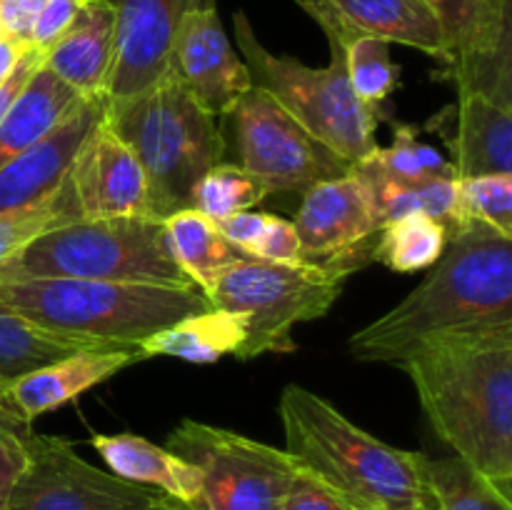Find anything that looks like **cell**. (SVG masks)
<instances>
[{
	"instance_id": "4",
	"label": "cell",
	"mask_w": 512,
	"mask_h": 510,
	"mask_svg": "<svg viewBox=\"0 0 512 510\" xmlns=\"http://www.w3.org/2000/svg\"><path fill=\"white\" fill-rule=\"evenodd\" d=\"M103 118L138 158L155 220L190 208L198 180L223 163L218 118L195 100L173 68L140 93L105 98Z\"/></svg>"
},
{
	"instance_id": "33",
	"label": "cell",
	"mask_w": 512,
	"mask_h": 510,
	"mask_svg": "<svg viewBox=\"0 0 512 510\" xmlns=\"http://www.w3.org/2000/svg\"><path fill=\"white\" fill-rule=\"evenodd\" d=\"M460 203L468 223L488 225L512 240V173L460 178Z\"/></svg>"
},
{
	"instance_id": "35",
	"label": "cell",
	"mask_w": 512,
	"mask_h": 510,
	"mask_svg": "<svg viewBox=\"0 0 512 510\" xmlns=\"http://www.w3.org/2000/svg\"><path fill=\"white\" fill-rule=\"evenodd\" d=\"M280 510H360V508H355L348 498L335 493L330 485H325L323 480H318L315 475H310L308 470H303L298 465V473H295L293 483H290L288 493H285Z\"/></svg>"
},
{
	"instance_id": "15",
	"label": "cell",
	"mask_w": 512,
	"mask_h": 510,
	"mask_svg": "<svg viewBox=\"0 0 512 510\" xmlns=\"http://www.w3.org/2000/svg\"><path fill=\"white\" fill-rule=\"evenodd\" d=\"M210 5L215 0H115V55L105 98H128L153 85L170 68V50L185 15Z\"/></svg>"
},
{
	"instance_id": "16",
	"label": "cell",
	"mask_w": 512,
	"mask_h": 510,
	"mask_svg": "<svg viewBox=\"0 0 512 510\" xmlns=\"http://www.w3.org/2000/svg\"><path fill=\"white\" fill-rule=\"evenodd\" d=\"M138 360H143L138 345L113 343L40 365L0 388V423L30 430L40 415L80 398L85 390L113 378Z\"/></svg>"
},
{
	"instance_id": "7",
	"label": "cell",
	"mask_w": 512,
	"mask_h": 510,
	"mask_svg": "<svg viewBox=\"0 0 512 510\" xmlns=\"http://www.w3.org/2000/svg\"><path fill=\"white\" fill-rule=\"evenodd\" d=\"M348 275L330 265L273 263L243 255L218 275L205 298L243 323L245 340L235 358L263 353H293V328L328 313L343 293Z\"/></svg>"
},
{
	"instance_id": "28",
	"label": "cell",
	"mask_w": 512,
	"mask_h": 510,
	"mask_svg": "<svg viewBox=\"0 0 512 510\" xmlns=\"http://www.w3.org/2000/svg\"><path fill=\"white\" fill-rule=\"evenodd\" d=\"M423 473L435 510H512V500L458 455H425Z\"/></svg>"
},
{
	"instance_id": "19",
	"label": "cell",
	"mask_w": 512,
	"mask_h": 510,
	"mask_svg": "<svg viewBox=\"0 0 512 510\" xmlns=\"http://www.w3.org/2000/svg\"><path fill=\"white\" fill-rule=\"evenodd\" d=\"M105 98H83L45 138L0 168V213L48 198L63 185L80 143L100 120Z\"/></svg>"
},
{
	"instance_id": "2",
	"label": "cell",
	"mask_w": 512,
	"mask_h": 510,
	"mask_svg": "<svg viewBox=\"0 0 512 510\" xmlns=\"http://www.w3.org/2000/svg\"><path fill=\"white\" fill-rule=\"evenodd\" d=\"M400 368L438 438L512 500V330L433 340Z\"/></svg>"
},
{
	"instance_id": "6",
	"label": "cell",
	"mask_w": 512,
	"mask_h": 510,
	"mask_svg": "<svg viewBox=\"0 0 512 510\" xmlns=\"http://www.w3.org/2000/svg\"><path fill=\"white\" fill-rule=\"evenodd\" d=\"M233 35L255 88L273 95L328 148L350 163H360L380 148L375 133L385 110L363 103L353 93L340 40L328 38L330 63L325 68H310L298 58L270 53L245 10L233 15Z\"/></svg>"
},
{
	"instance_id": "40",
	"label": "cell",
	"mask_w": 512,
	"mask_h": 510,
	"mask_svg": "<svg viewBox=\"0 0 512 510\" xmlns=\"http://www.w3.org/2000/svg\"><path fill=\"white\" fill-rule=\"evenodd\" d=\"M38 68H43V53L30 45V48L23 53V58L18 60V65L13 68V73L0 83V120L5 118V113H8L10 105L15 103L20 90L28 85V80L38 73Z\"/></svg>"
},
{
	"instance_id": "24",
	"label": "cell",
	"mask_w": 512,
	"mask_h": 510,
	"mask_svg": "<svg viewBox=\"0 0 512 510\" xmlns=\"http://www.w3.org/2000/svg\"><path fill=\"white\" fill-rule=\"evenodd\" d=\"M243 340V323L235 315L210 308L205 313L188 315V318L178 320L168 328H160L158 333L140 340L138 350L143 358L165 355V358L208 365L218 363L223 355L235 353L243 345Z\"/></svg>"
},
{
	"instance_id": "13",
	"label": "cell",
	"mask_w": 512,
	"mask_h": 510,
	"mask_svg": "<svg viewBox=\"0 0 512 510\" xmlns=\"http://www.w3.org/2000/svg\"><path fill=\"white\" fill-rule=\"evenodd\" d=\"M293 225L300 240V260L330 265L345 275L373 260L375 238L383 230L368 185L355 165L348 175L310 188Z\"/></svg>"
},
{
	"instance_id": "18",
	"label": "cell",
	"mask_w": 512,
	"mask_h": 510,
	"mask_svg": "<svg viewBox=\"0 0 512 510\" xmlns=\"http://www.w3.org/2000/svg\"><path fill=\"white\" fill-rule=\"evenodd\" d=\"M298 5L320 30H335L345 38L370 35L445 60L443 28L425 0H298Z\"/></svg>"
},
{
	"instance_id": "11",
	"label": "cell",
	"mask_w": 512,
	"mask_h": 510,
	"mask_svg": "<svg viewBox=\"0 0 512 510\" xmlns=\"http://www.w3.org/2000/svg\"><path fill=\"white\" fill-rule=\"evenodd\" d=\"M445 38L440 80L512 110V0H425Z\"/></svg>"
},
{
	"instance_id": "10",
	"label": "cell",
	"mask_w": 512,
	"mask_h": 510,
	"mask_svg": "<svg viewBox=\"0 0 512 510\" xmlns=\"http://www.w3.org/2000/svg\"><path fill=\"white\" fill-rule=\"evenodd\" d=\"M235 145L240 163L268 188V193L305 195L325 180L348 175L355 163L305 130L273 95L250 88L235 103Z\"/></svg>"
},
{
	"instance_id": "31",
	"label": "cell",
	"mask_w": 512,
	"mask_h": 510,
	"mask_svg": "<svg viewBox=\"0 0 512 510\" xmlns=\"http://www.w3.org/2000/svg\"><path fill=\"white\" fill-rule=\"evenodd\" d=\"M268 188L238 163H218L198 180L190 208L213 223L230 218L240 210H253L265 198Z\"/></svg>"
},
{
	"instance_id": "1",
	"label": "cell",
	"mask_w": 512,
	"mask_h": 510,
	"mask_svg": "<svg viewBox=\"0 0 512 510\" xmlns=\"http://www.w3.org/2000/svg\"><path fill=\"white\" fill-rule=\"evenodd\" d=\"M495 330H512V240L465 223L448 233L428 278L360 328L348 350L360 363L400 365L433 340Z\"/></svg>"
},
{
	"instance_id": "36",
	"label": "cell",
	"mask_w": 512,
	"mask_h": 510,
	"mask_svg": "<svg viewBox=\"0 0 512 510\" xmlns=\"http://www.w3.org/2000/svg\"><path fill=\"white\" fill-rule=\"evenodd\" d=\"M250 255L260 260H273V263H293V260H300V240L298 233H295L293 220H285L268 213L263 233L255 240Z\"/></svg>"
},
{
	"instance_id": "39",
	"label": "cell",
	"mask_w": 512,
	"mask_h": 510,
	"mask_svg": "<svg viewBox=\"0 0 512 510\" xmlns=\"http://www.w3.org/2000/svg\"><path fill=\"white\" fill-rule=\"evenodd\" d=\"M265 220H268V213H258V210H240V213L220 220L218 230L223 233V238L233 245V248H238L240 253L250 255L255 240H258L260 233H263Z\"/></svg>"
},
{
	"instance_id": "26",
	"label": "cell",
	"mask_w": 512,
	"mask_h": 510,
	"mask_svg": "<svg viewBox=\"0 0 512 510\" xmlns=\"http://www.w3.org/2000/svg\"><path fill=\"white\" fill-rule=\"evenodd\" d=\"M103 345L113 343L43 328L0 305V388L40 365Z\"/></svg>"
},
{
	"instance_id": "23",
	"label": "cell",
	"mask_w": 512,
	"mask_h": 510,
	"mask_svg": "<svg viewBox=\"0 0 512 510\" xmlns=\"http://www.w3.org/2000/svg\"><path fill=\"white\" fill-rule=\"evenodd\" d=\"M83 100L50 70L38 68L0 120V168L50 133Z\"/></svg>"
},
{
	"instance_id": "37",
	"label": "cell",
	"mask_w": 512,
	"mask_h": 510,
	"mask_svg": "<svg viewBox=\"0 0 512 510\" xmlns=\"http://www.w3.org/2000/svg\"><path fill=\"white\" fill-rule=\"evenodd\" d=\"M83 5L85 0H45L38 20H35L33 33H30V45L45 53L73 25Z\"/></svg>"
},
{
	"instance_id": "5",
	"label": "cell",
	"mask_w": 512,
	"mask_h": 510,
	"mask_svg": "<svg viewBox=\"0 0 512 510\" xmlns=\"http://www.w3.org/2000/svg\"><path fill=\"white\" fill-rule=\"evenodd\" d=\"M0 305L43 328L123 345L213 308L198 285L23 275H0Z\"/></svg>"
},
{
	"instance_id": "25",
	"label": "cell",
	"mask_w": 512,
	"mask_h": 510,
	"mask_svg": "<svg viewBox=\"0 0 512 510\" xmlns=\"http://www.w3.org/2000/svg\"><path fill=\"white\" fill-rule=\"evenodd\" d=\"M163 238L170 258L180 270L203 290L205 295L215 285L218 275L243 258L238 248L223 238L218 223L205 218L195 208H185L163 220Z\"/></svg>"
},
{
	"instance_id": "21",
	"label": "cell",
	"mask_w": 512,
	"mask_h": 510,
	"mask_svg": "<svg viewBox=\"0 0 512 510\" xmlns=\"http://www.w3.org/2000/svg\"><path fill=\"white\" fill-rule=\"evenodd\" d=\"M115 0H85L78 18L43 53V68L83 98H105V78L115 55Z\"/></svg>"
},
{
	"instance_id": "41",
	"label": "cell",
	"mask_w": 512,
	"mask_h": 510,
	"mask_svg": "<svg viewBox=\"0 0 512 510\" xmlns=\"http://www.w3.org/2000/svg\"><path fill=\"white\" fill-rule=\"evenodd\" d=\"M28 48V43H20V40L8 38V35H0V83L13 73V68L18 65V60L23 58V53Z\"/></svg>"
},
{
	"instance_id": "8",
	"label": "cell",
	"mask_w": 512,
	"mask_h": 510,
	"mask_svg": "<svg viewBox=\"0 0 512 510\" xmlns=\"http://www.w3.org/2000/svg\"><path fill=\"white\" fill-rule=\"evenodd\" d=\"M0 275L195 285L165 248L163 220L153 218L73 220L35 238Z\"/></svg>"
},
{
	"instance_id": "38",
	"label": "cell",
	"mask_w": 512,
	"mask_h": 510,
	"mask_svg": "<svg viewBox=\"0 0 512 510\" xmlns=\"http://www.w3.org/2000/svg\"><path fill=\"white\" fill-rule=\"evenodd\" d=\"M45 0H0V30L8 38L30 45V33L35 28Z\"/></svg>"
},
{
	"instance_id": "14",
	"label": "cell",
	"mask_w": 512,
	"mask_h": 510,
	"mask_svg": "<svg viewBox=\"0 0 512 510\" xmlns=\"http://www.w3.org/2000/svg\"><path fill=\"white\" fill-rule=\"evenodd\" d=\"M65 180L83 220L153 218L143 168L103 115L80 143Z\"/></svg>"
},
{
	"instance_id": "27",
	"label": "cell",
	"mask_w": 512,
	"mask_h": 510,
	"mask_svg": "<svg viewBox=\"0 0 512 510\" xmlns=\"http://www.w3.org/2000/svg\"><path fill=\"white\" fill-rule=\"evenodd\" d=\"M448 245V230L443 223L423 213L393 220L378 233L373 245V260L388 265L395 273H415L433 268Z\"/></svg>"
},
{
	"instance_id": "17",
	"label": "cell",
	"mask_w": 512,
	"mask_h": 510,
	"mask_svg": "<svg viewBox=\"0 0 512 510\" xmlns=\"http://www.w3.org/2000/svg\"><path fill=\"white\" fill-rule=\"evenodd\" d=\"M170 68L215 118H225L253 88L248 65L235 55L215 5L185 15L170 50Z\"/></svg>"
},
{
	"instance_id": "29",
	"label": "cell",
	"mask_w": 512,
	"mask_h": 510,
	"mask_svg": "<svg viewBox=\"0 0 512 510\" xmlns=\"http://www.w3.org/2000/svg\"><path fill=\"white\" fill-rule=\"evenodd\" d=\"M73 220H83L70 193L68 180H63L58 190L48 198L18 210H3L0 213V265L13 260L20 250L28 248L35 238L48 230L68 225Z\"/></svg>"
},
{
	"instance_id": "32",
	"label": "cell",
	"mask_w": 512,
	"mask_h": 510,
	"mask_svg": "<svg viewBox=\"0 0 512 510\" xmlns=\"http://www.w3.org/2000/svg\"><path fill=\"white\" fill-rule=\"evenodd\" d=\"M395 143L390 148H378L368 155L370 163L388 178L403 183H423L430 178H458V170L445 155L430 145L420 143L413 125L393 123Z\"/></svg>"
},
{
	"instance_id": "42",
	"label": "cell",
	"mask_w": 512,
	"mask_h": 510,
	"mask_svg": "<svg viewBox=\"0 0 512 510\" xmlns=\"http://www.w3.org/2000/svg\"><path fill=\"white\" fill-rule=\"evenodd\" d=\"M143 510H190V508L185 503H180V500L168 498V495H160L155 503H150L148 508H143Z\"/></svg>"
},
{
	"instance_id": "22",
	"label": "cell",
	"mask_w": 512,
	"mask_h": 510,
	"mask_svg": "<svg viewBox=\"0 0 512 510\" xmlns=\"http://www.w3.org/2000/svg\"><path fill=\"white\" fill-rule=\"evenodd\" d=\"M90 445L105 460L115 478L155 488L185 505L200 493V470L163 445H155L133 433H98L90 438Z\"/></svg>"
},
{
	"instance_id": "9",
	"label": "cell",
	"mask_w": 512,
	"mask_h": 510,
	"mask_svg": "<svg viewBox=\"0 0 512 510\" xmlns=\"http://www.w3.org/2000/svg\"><path fill=\"white\" fill-rule=\"evenodd\" d=\"M165 448L200 470L190 510H280L298 473L285 450L198 420H183Z\"/></svg>"
},
{
	"instance_id": "34",
	"label": "cell",
	"mask_w": 512,
	"mask_h": 510,
	"mask_svg": "<svg viewBox=\"0 0 512 510\" xmlns=\"http://www.w3.org/2000/svg\"><path fill=\"white\" fill-rule=\"evenodd\" d=\"M33 458V433L0 423V510H8L10 495Z\"/></svg>"
},
{
	"instance_id": "20",
	"label": "cell",
	"mask_w": 512,
	"mask_h": 510,
	"mask_svg": "<svg viewBox=\"0 0 512 510\" xmlns=\"http://www.w3.org/2000/svg\"><path fill=\"white\" fill-rule=\"evenodd\" d=\"M448 145L458 178L512 173V110L475 93L440 110L428 123Z\"/></svg>"
},
{
	"instance_id": "3",
	"label": "cell",
	"mask_w": 512,
	"mask_h": 510,
	"mask_svg": "<svg viewBox=\"0 0 512 510\" xmlns=\"http://www.w3.org/2000/svg\"><path fill=\"white\" fill-rule=\"evenodd\" d=\"M285 453L360 510H435L423 453L393 448L303 385L280 393Z\"/></svg>"
},
{
	"instance_id": "43",
	"label": "cell",
	"mask_w": 512,
	"mask_h": 510,
	"mask_svg": "<svg viewBox=\"0 0 512 510\" xmlns=\"http://www.w3.org/2000/svg\"><path fill=\"white\" fill-rule=\"evenodd\" d=\"M0 35H3V30H0Z\"/></svg>"
},
{
	"instance_id": "30",
	"label": "cell",
	"mask_w": 512,
	"mask_h": 510,
	"mask_svg": "<svg viewBox=\"0 0 512 510\" xmlns=\"http://www.w3.org/2000/svg\"><path fill=\"white\" fill-rule=\"evenodd\" d=\"M325 38H335L343 43L345 70L353 93L363 103L380 108L385 98L395 90L400 78V65L390 60V45L385 40L370 38V35H345L335 30H323Z\"/></svg>"
},
{
	"instance_id": "12",
	"label": "cell",
	"mask_w": 512,
	"mask_h": 510,
	"mask_svg": "<svg viewBox=\"0 0 512 510\" xmlns=\"http://www.w3.org/2000/svg\"><path fill=\"white\" fill-rule=\"evenodd\" d=\"M160 495L95 468L68 440L33 433V458L8 510H143Z\"/></svg>"
}]
</instances>
